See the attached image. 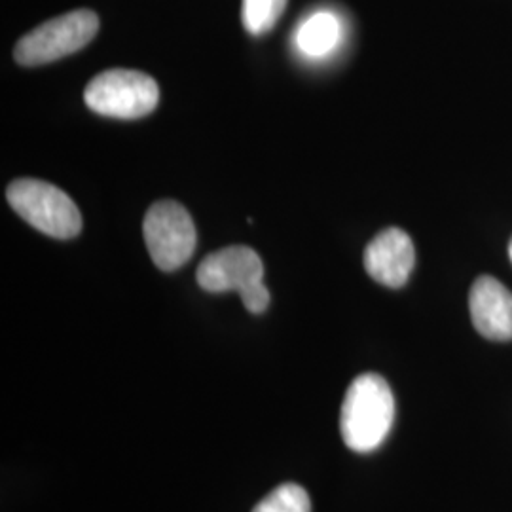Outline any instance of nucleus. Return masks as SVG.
Here are the masks:
<instances>
[{
    "label": "nucleus",
    "mask_w": 512,
    "mask_h": 512,
    "mask_svg": "<svg viewBox=\"0 0 512 512\" xmlns=\"http://www.w3.org/2000/svg\"><path fill=\"white\" fill-rule=\"evenodd\" d=\"M395 399L380 374H361L348 387L340 412V433L349 450L372 452L391 431Z\"/></svg>",
    "instance_id": "obj_1"
},
{
    "label": "nucleus",
    "mask_w": 512,
    "mask_h": 512,
    "mask_svg": "<svg viewBox=\"0 0 512 512\" xmlns=\"http://www.w3.org/2000/svg\"><path fill=\"white\" fill-rule=\"evenodd\" d=\"M196 277L207 293L238 291L243 306L251 313H262L270 304V293L264 285V264L251 247L234 245L205 256Z\"/></svg>",
    "instance_id": "obj_2"
},
{
    "label": "nucleus",
    "mask_w": 512,
    "mask_h": 512,
    "mask_svg": "<svg viewBox=\"0 0 512 512\" xmlns=\"http://www.w3.org/2000/svg\"><path fill=\"white\" fill-rule=\"evenodd\" d=\"M6 200L21 219L50 238H76L82 230L76 203L54 184L18 179L8 186Z\"/></svg>",
    "instance_id": "obj_3"
},
{
    "label": "nucleus",
    "mask_w": 512,
    "mask_h": 512,
    "mask_svg": "<svg viewBox=\"0 0 512 512\" xmlns=\"http://www.w3.org/2000/svg\"><path fill=\"white\" fill-rule=\"evenodd\" d=\"M88 109L120 120L143 118L156 109L160 88L148 74L133 69H109L97 74L84 92Z\"/></svg>",
    "instance_id": "obj_4"
},
{
    "label": "nucleus",
    "mask_w": 512,
    "mask_h": 512,
    "mask_svg": "<svg viewBox=\"0 0 512 512\" xmlns=\"http://www.w3.org/2000/svg\"><path fill=\"white\" fill-rule=\"evenodd\" d=\"M99 31V18L92 10H74L42 23L21 38L14 57L23 67H38L76 54L92 42Z\"/></svg>",
    "instance_id": "obj_5"
},
{
    "label": "nucleus",
    "mask_w": 512,
    "mask_h": 512,
    "mask_svg": "<svg viewBox=\"0 0 512 512\" xmlns=\"http://www.w3.org/2000/svg\"><path fill=\"white\" fill-rule=\"evenodd\" d=\"M143 234L154 264L164 272L184 266L196 249V226L181 203L156 202L143 220Z\"/></svg>",
    "instance_id": "obj_6"
},
{
    "label": "nucleus",
    "mask_w": 512,
    "mask_h": 512,
    "mask_svg": "<svg viewBox=\"0 0 512 512\" xmlns=\"http://www.w3.org/2000/svg\"><path fill=\"white\" fill-rule=\"evenodd\" d=\"M416 264V249L410 236L399 228H387L368 243L365 268L368 275L389 289L406 285Z\"/></svg>",
    "instance_id": "obj_7"
},
{
    "label": "nucleus",
    "mask_w": 512,
    "mask_h": 512,
    "mask_svg": "<svg viewBox=\"0 0 512 512\" xmlns=\"http://www.w3.org/2000/svg\"><path fill=\"white\" fill-rule=\"evenodd\" d=\"M475 329L488 340H512V293L495 277H478L469 296Z\"/></svg>",
    "instance_id": "obj_8"
},
{
    "label": "nucleus",
    "mask_w": 512,
    "mask_h": 512,
    "mask_svg": "<svg viewBox=\"0 0 512 512\" xmlns=\"http://www.w3.org/2000/svg\"><path fill=\"white\" fill-rule=\"evenodd\" d=\"M342 25L332 12L319 10L306 19L296 31V46L308 57H325L340 42Z\"/></svg>",
    "instance_id": "obj_9"
},
{
    "label": "nucleus",
    "mask_w": 512,
    "mask_h": 512,
    "mask_svg": "<svg viewBox=\"0 0 512 512\" xmlns=\"http://www.w3.org/2000/svg\"><path fill=\"white\" fill-rule=\"evenodd\" d=\"M285 6L287 0H243V27L253 37H262L274 29L275 23L285 12Z\"/></svg>",
    "instance_id": "obj_10"
},
{
    "label": "nucleus",
    "mask_w": 512,
    "mask_h": 512,
    "mask_svg": "<svg viewBox=\"0 0 512 512\" xmlns=\"http://www.w3.org/2000/svg\"><path fill=\"white\" fill-rule=\"evenodd\" d=\"M253 512H311L310 495L298 484H281L266 495Z\"/></svg>",
    "instance_id": "obj_11"
},
{
    "label": "nucleus",
    "mask_w": 512,
    "mask_h": 512,
    "mask_svg": "<svg viewBox=\"0 0 512 512\" xmlns=\"http://www.w3.org/2000/svg\"><path fill=\"white\" fill-rule=\"evenodd\" d=\"M509 256H511V260H512V241H511V245H509Z\"/></svg>",
    "instance_id": "obj_12"
}]
</instances>
